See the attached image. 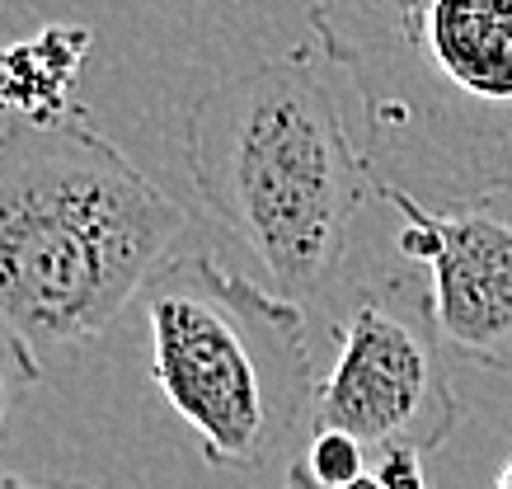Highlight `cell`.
Here are the masks:
<instances>
[{
    "instance_id": "6da1fadb",
    "label": "cell",
    "mask_w": 512,
    "mask_h": 489,
    "mask_svg": "<svg viewBox=\"0 0 512 489\" xmlns=\"http://www.w3.org/2000/svg\"><path fill=\"white\" fill-rule=\"evenodd\" d=\"M348 76L376 189L428 212L512 198V0H311Z\"/></svg>"
},
{
    "instance_id": "7a4b0ae2",
    "label": "cell",
    "mask_w": 512,
    "mask_h": 489,
    "mask_svg": "<svg viewBox=\"0 0 512 489\" xmlns=\"http://www.w3.org/2000/svg\"><path fill=\"white\" fill-rule=\"evenodd\" d=\"M315 43L217 80L184 113L179 146L207 212L278 297L329 301L343 283L376 170L353 142Z\"/></svg>"
},
{
    "instance_id": "3957f363",
    "label": "cell",
    "mask_w": 512,
    "mask_h": 489,
    "mask_svg": "<svg viewBox=\"0 0 512 489\" xmlns=\"http://www.w3.org/2000/svg\"><path fill=\"white\" fill-rule=\"evenodd\" d=\"M184 231L179 198L85 113L0 127V330L29 353L104 334Z\"/></svg>"
},
{
    "instance_id": "277c9868",
    "label": "cell",
    "mask_w": 512,
    "mask_h": 489,
    "mask_svg": "<svg viewBox=\"0 0 512 489\" xmlns=\"http://www.w3.org/2000/svg\"><path fill=\"white\" fill-rule=\"evenodd\" d=\"M151 377L217 471H259L311 428L315 363L306 311L221 269L217 254L170 259L146 287Z\"/></svg>"
},
{
    "instance_id": "5b68a950",
    "label": "cell",
    "mask_w": 512,
    "mask_h": 489,
    "mask_svg": "<svg viewBox=\"0 0 512 489\" xmlns=\"http://www.w3.org/2000/svg\"><path fill=\"white\" fill-rule=\"evenodd\" d=\"M456 419L433 287L414 269L357 283L343 306L334 367L315 386L311 428L353 433L372 457L395 447L428 457L456 433Z\"/></svg>"
},
{
    "instance_id": "8992f818",
    "label": "cell",
    "mask_w": 512,
    "mask_h": 489,
    "mask_svg": "<svg viewBox=\"0 0 512 489\" xmlns=\"http://www.w3.org/2000/svg\"><path fill=\"white\" fill-rule=\"evenodd\" d=\"M376 203L400 212V254L433 273V316L442 348L461 363L512 377V221L489 207L428 212L395 189Z\"/></svg>"
},
{
    "instance_id": "52a82bcc",
    "label": "cell",
    "mask_w": 512,
    "mask_h": 489,
    "mask_svg": "<svg viewBox=\"0 0 512 489\" xmlns=\"http://www.w3.org/2000/svg\"><path fill=\"white\" fill-rule=\"evenodd\" d=\"M94 33L85 24H47L0 48V113L10 123H66L76 118V85Z\"/></svg>"
},
{
    "instance_id": "ba28073f",
    "label": "cell",
    "mask_w": 512,
    "mask_h": 489,
    "mask_svg": "<svg viewBox=\"0 0 512 489\" xmlns=\"http://www.w3.org/2000/svg\"><path fill=\"white\" fill-rule=\"evenodd\" d=\"M372 452L353 438V433H339V428H311V442H306V471L320 480L325 489H348L357 485L362 475L372 471Z\"/></svg>"
},
{
    "instance_id": "9c48e42d",
    "label": "cell",
    "mask_w": 512,
    "mask_h": 489,
    "mask_svg": "<svg viewBox=\"0 0 512 489\" xmlns=\"http://www.w3.org/2000/svg\"><path fill=\"white\" fill-rule=\"evenodd\" d=\"M38 381H43V363H38V353H29L24 344H15L10 334L0 330V433H5V424L15 419L24 391L38 386Z\"/></svg>"
},
{
    "instance_id": "30bf717a",
    "label": "cell",
    "mask_w": 512,
    "mask_h": 489,
    "mask_svg": "<svg viewBox=\"0 0 512 489\" xmlns=\"http://www.w3.org/2000/svg\"><path fill=\"white\" fill-rule=\"evenodd\" d=\"M372 475L381 489H428V475H423V457L409 452V447H395V452H381L372 457Z\"/></svg>"
},
{
    "instance_id": "8fae6325",
    "label": "cell",
    "mask_w": 512,
    "mask_h": 489,
    "mask_svg": "<svg viewBox=\"0 0 512 489\" xmlns=\"http://www.w3.org/2000/svg\"><path fill=\"white\" fill-rule=\"evenodd\" d=\"M0 489H94L85 480L71 475H19V471H0Z\"/></svg>"
},
{
    "instance_id": "7c38bea8",
    "label": "cell",
    "mask_w": 512,
    "mask_h": 489,
    "mask_svg": "<svg viewBox=\"0 0 512 489\" xmlns=\"http://www.w3.org/2000/svg\"><path fill=\"white\" fill-rule=\"evenodd\" d=\"M287 489H325V485H320V480L306 471V461H292V466H287ZM348 489H381V485H376V475L367 471L362 480H357V485H348Z\"/></svg>"
},
{
    "instance_id": "4fadbf2b",
    "label": "cell",
    "mask_w": 512,
    "mask_h": 489,
    "mask_svg": "<svg viewBox=\"0 0 512 489\" xmlns=\"http://www.w3.org/2000/svg\"><path fill=\"white\" fill-rule=\"evenodd\" d=\"M494 489H512V457H508V461H503V471H498Z\"/></svg>"
}]
</instances>
